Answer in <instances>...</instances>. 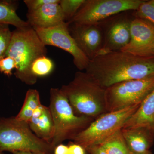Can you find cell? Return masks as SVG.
Segmentation results:
<instances>
[{
  "label": "cell",
  "instance_id": "1",
  "mask_svg": "<svg viewBox=\"0 0 154 154\" xmlns=\"http://www.w3.org/2000/svg\"><path fill=\"white\" fill-rule=\"evenodd\" d=\"M85 71L106 89L124 81L154 75V56H139L122 51L103 53L90 60Z\"/></svg>",
  "mask_w": 154,
  "mask_h": 154
},
{
  "label": "cell",
  "instance_id": "2",
  "mask_svg": "<svg viewBox=\"0 0 154 154\" xmlns=\"http://www.w3.org/2000/svg\"><path fill=\"white\" fill-rule=\"evenodd\" d=\"M60 89L77 115L96 119L107 113L106 89L86 72H76L71 82Z\"/></svg>",
  "mask_w": 154,
  "mask_h": 154
},
{
  "label": "cell",
  "instance_id": "3",
  "mask_svg": "<svg viewBox=\"0 0 154 154\" xmlns=\"http://www.w3.org/2000/svg\"><path fill=\"white\" fill-rule=\"evenodd\" d=\"M46 46L31 26L16 28L13 31L5 56L15 60L17 67L14 74L17 79L29 85L36 84L37 79L31 73V65L38 57L46 56Z\"/></svg>",
  "mask_w": 154,
  "mask_h": 154
},
{
  "label": "cell",
  "instance_id": "4",
  "mask_svg": "<svg viewBox=\"0 0 154 154\" xmlns=\"http://www.w3.org/2000/svg\"><path fill=\"white\" fill-rule=\"evenodd\" d=\"M49 107L55 130L54 136L51 142L54 150L64 141L72 140L95 119L75 114L66 96L59 88L50 89Z\"/></svg>",
  "mask_w": 154,
  "mask_h": 154
},
{
  "label": "cell",
  "instance_id": "5",
  "mask_svg": "<svg viewBox=\"0 0 154 154\" xmlns=\"http://www.w3.org/2000/svg\"><path fill=\"white\" fill-rule=\"evenodd\" d=\"M28 151L35 154H51V144L37 137L29 124L15 116L0 118V151Z\"/></svg>",
  "mask_w": 154,
  "mask_h": 154
},
{
  "label": "cell",
  "instance_id": "6",
  "mask_svg": "<svg viewBox=\"0 0 154 154\" xmlns=\"http://www.w3.org/2000/svg\"><path fill=\"white\" fill-rule=\"evenodd\" d=\"M140 105L102 114L77 134L73 141L85 149L93 146L100 145L111 135L121 129L127 120L137 111Z\"/></svg>",
  "mask_w": 154,
  "mask_h": 154
},
{
  "label": "cell",
  "instance_id": "7",
  "mask_svg": "<svg viewBox=\"0 0 154 154\" xmlns=\"http://www.w3.org/2000/svg\"><path fill=\"white\" fill-rule=\"evenodd\" d=\"M154 89V75L128 80L110 86L106 89L107 112L140 105Z\"/></svg>",
  "mask_w": 154,
  "mask_h": 154
},
{
  "label": "cell",
  "instance_id": "8",
  "mask_svg": "<svg viewBox=\"0 0 154 154\" xmlns=\"http://www.w3.org/2000/svg\"><path fill=\"white\" fill-rule=\"evenodd\" d=\"M142 0H85L74 17L68 22L98 25L106 19L125 12L135 11Z\"/></svg>",
  "mask_w": 154,
  "mask_h": 154
},
{
  "label": "cell",
  "instance_id": "9",
  "mask_svg": "<svg viewBox=\"0 0 154 154\" xmlns=\"http://www.w3.org/2000/svg\"><path fill=\"white\" fill-rule=\"evenodd\" d=\"M69 25L64 22L51 28L33 29L45 45L55 46L70 54L75 66L82 71L87 68L90 60L77 46L70 33Z\"/></svg>",
  "mask_w": 154,
  "mask_h": 154
},
{
  "label": "cell",
  "instance_id": "10",
  "mask_svg": "<svg viewBox=\"0 0 154 154\" xmlns=\"http://www.w3.org/2000/svg\"><path fill=\"white\" fill-rule=\"evenodd\" d=\"M69 28L77 46L89 60H93L101 52L103 45V34L99 24L71 23Z\"/></svg>",
  "mask_w": 154,
  "mask_h": 154
},
{
  "label": "cell",
  "instance_id": "11",
  "mask_svg": "<svg viewBox=\"0 0 154 154\" xmlns=\"http://www.w3.org/2000/svg\"><path fill=\"white\" fill-rule=\"evenodd\" d=\"M129 43L121 51L134 55L154 56V27L146 21L134 18L131 25Z\"/></svg>",
  "mask_w": 154,
  "mask_h": 154
},
{
  "label": "cell",
  "instance_id": "12",
  "mask_svg": "<svg viewBox=\"0 0 154 154\" xmlns=\"http://www.w3.org/2000/svg\"><path fill=\"white\" fill-rule=\"evenodd\" d=\"M120 16L113 18L107 25L105 31L102 30L103 48L99 54L121 51L129 43L131 25L133 19H130L126 16H123L124 15Z\"/></svg>",
  "mask_w": 154,
  "mask_h": 154
},
{
  "label": "cell",
  "instance_id": "13",
  "mask_svg": "<svg viewBox=\"0 0 154 154\" xmlns=\"http://www.w3.org/2000/svg\"><path fill=\"white\" fill-rule=\"evenodd\" d=\"M59 3L47 4L35 11L28 12L27 22L35 29L51 28L65 22Z\"/></svg>",
  "mask_w": 154,
  "mask_h": 154
},
{
  "label": "cell",
  "instance_id": "14",
  "mask_svg": "<svg viewBox=\"0 0 154 154\" xmlns=\"http://www.w3.org/2000/svg\"><path fill=\"white\" fill-rule=\"evenodd\" d=\"M37 137L51 143L54 135V126L49 107L41 104L34 111L29 123Z\"/></svg>",
  "mask_w": 154,
  "mask_h": 154
},
{
  "label": "cell",
  "instance_id": "15",
  "mask_svg": "<svg viewBox=\"0 0 154 154\" xmlns=\"http://www.w3.org/2000/svg\"><path fill=\"white\" fill-rule=\"evenodd\" d=\"M122 133L130 152H145L154 143V132L145 127L122 128Z\"/></svg>",
  "mask_w": 154,
  "mask_h": 154
},
{
  "label": "cell",
  "instance_id": "16",
  "mask_svg": "<svg viewBox=\"0 0 154 154\" xmlns=\"http://www.w3.org/2000/svg\"><path fill=\"white\" fill-rule=\"evenodd\" d=\"M145 127L154 132V89L141 104L122 128Z\"/></svg>",
  "mask_w": 154,
  "mask_h": 154
},
{
  "label": "cell",
  "instance_id": "17",
  "mask_svg": "<svg viewBox=\"0 0 154 154\" xmlns=\"http://www.w3.org/2000/svg\"><path fill=\"white\" fill-rule=\"evenodd\" d=\"M17 3L15 1H0V24L12 25L19 29L30 26L17 15Z\"/></svg>",
  "mask_w": 154,
  "mask_h": 154
},
{
  "label": "cell",
  "instance_id": "18",
  "mask_svg": "<svg viewBox=\"0 0 154 154\" xmlns=\"http://www.w3.org/2000/svg\"><path fill=\"white\" fill-rule=\"evenodd\" d=\"M41 104L38 91L30 89L26 93L22 107L15 118L19 121L29 123L34 111Z\"/></svg>",
  "mask_w": 154,
  "mask_h": 154
},
{
  "label": "cell",
  "instance_id": "19",
  "mask_svg": "<svg viewBox=\"0 0 154 154\" xmlns=\"http://www.w3.org/2000/svg\"><path fill=\"white\" fill-rule=\"evenodd\" d=\"M99 146L107 154H129L121 129L111 135Z\"/></svg>",
  "mask_w": 154,
  "mask_h": 154
},
{
  "label": "cell",
  "instance_id": "20",
  "mask_svg": "<svg viewBox=\"0 0 154 154\" xmlns=\"http://www.w3.org/2000/svg\"><path fill=\"white\" fill-rule=\"evenodd\" d=\"M53 62L46 56L40 57L33 62L31 66V72L34 76L38 78L48 75L53 70Z\"/></svg>",
  "mask_w": 154,
  "mask_h": 154
},
{
  "label": "cell",
  "instance_id": "21",
  "mask_svg": "<svg viewBox=\"0 0 154 154\" xmlns=\"http://www.w3.org/2000/svg\"><path fill=\"white\" fill-rule=\"evenodd\" d=\"M85 2V0H60L59 5L66 22L71 20Z\"/></svg>",
  "mask_w": 154,
  "mask_h": 154
},
{
  "label": "cell",
  "instance_id": "22",
  "mask_svg": "<svg viewBox=\"0 0 154 154\" xmlns=\"http://www.w3.org/2000/svg\"><path fill=\"white\" fill-rule=\"evenodd\" d=\"M134 12V17L146 21L154 27V0L143 1Z\"/></svg>",
  "mask_w": 154,
  "mask_h": 154
},
{
  "label": "cell",
  "instance_id": "23",
  "mask_svg": "<svg viewBox=\"0 0 154 154\" xmlns=\"http://www.w3.org/2000/svg\"><path fill=\"white\" fill-rule=\"evenodd\" d=\"M12 35L9 25L0 24V59L5 56Z\"/></svg>",
  "mask_w": 154,
  "mask_h": 154
},
{
  "label": "cell",
  "instance_id": "24",
  "mask_svg": "<svg viewBox=\"0 0 154 154\" xmlns=\"http://www.w3.org/2000/svg\"><path fill=\"white\" fill-rule=\"evenodd\" d=\"M16 67L15 60L11 57L5 56L0 59V72L8 76L12 75V72L16 69Z\"/></svg>",
  "mask_w": 154,
  "mask_h": 154
},
{
  "label": "cell",
  "instance_id": "25",
  "mask_svg": "<svg viewBox=\"0 0 154 154\" xmlns=\"http://www.w3.org/2000/svg\"><path fill=\"white\" fill-rule=\"evenodd\" d=\"M60 0H25L24 2L27 6L28 12L37 10L44 5L51 3H59Z\"/></svg>",
  "mask_w": 154,
  "mask_h": 154
},
{
  "label": "cell",
  "instance_id": "26",
  "mask_svg": "<svg viewBox=\"0 0 154 154\" xmlns=\"http://www.w3.org/2000/svg\"><path fill=\"white\" fill-rule=\"evenodd\" d=\"M69 154H87L85 149L83 146L74 142H70L68 145Z\"/></svg>",
  "mask_w": 154,
  "mask_h": 154
},
{
  "label": "cell",
  "instance_id": "27",
  "mask_svg": "<svg viewBox=\"0 0 154 154\" xmlns=\"http://www.w3.org/2000/svg\"><path fill=\"white\" fill-rule=\"evenodd\" d=\"M86 150L89 154H107L99 145L90 147L86 149Z\"/></svg>",
  "mask_w": 154,
  "mask_h": 154
},
{
  "label": "cell",
  "instance_id": "28",
  "mask_svg": "<svg viewBox=\"0 0 154 154\" xmlns=\"http://www.w3.org/2000/svg\"><path fill=\"white\" fill-rule=\"evenodd\" d=\"M54 154H69L68 146L60 144L54 148Z\"/></svg>",
  "mask_w": 154,
  "mask_h": 154
},
{
  "label": "cell",
  "instance_id": "29",
  "mask_svg": "<svg viewBox=\"0 0 154 154\" xmlns=\"http://www.w3.org/2000/svg\"><path fill=\"white\" fill-rule=\"evenodd\" d=\"M12 154H34L33 153L28 151H18L12 152Z\"/></svg>",
  "mask_w": 154,
  "mask_h": 154
},
{
  "label": "cell",
  "instance_id": "30",
  "mask_svg": "<svg viewBox=\"0 0 154 154\" xmlns=\"http://www.w3.org/2000/svg\"><path fill=\"white\" fill-rule=\"evenodd\" d=\"M129 154H153L151 151L149 150V151L145 152L142 153H136L133 152H130Z\"/></svg>",
  "mask_w": 154,
  "mask_h": 154
},
{
  "label": "cell",
  "instance_id": "31",
  "mask_svg": "<svg viewBox=\"0 0 154 154\" xmlns=\"http://www.w3.org/2000/svg\"><path fill=\"white\" fill-rule=\"evenodd\" d=\"M0 154H4V153H3V152L0 151Z\"/></svg>",
  "mask_w": 154,
  "mask_h": 154
},
{
  "label": "cell",
  "instance_id": "32",
  "mask_svg": "<svg viewBox=\"0 0 154 154\" xmlns=\"http://www.w3.org/2000/svg\"></svg>",
  "mask_w": 154,
  "mask_h": 154
}]
</instances>
